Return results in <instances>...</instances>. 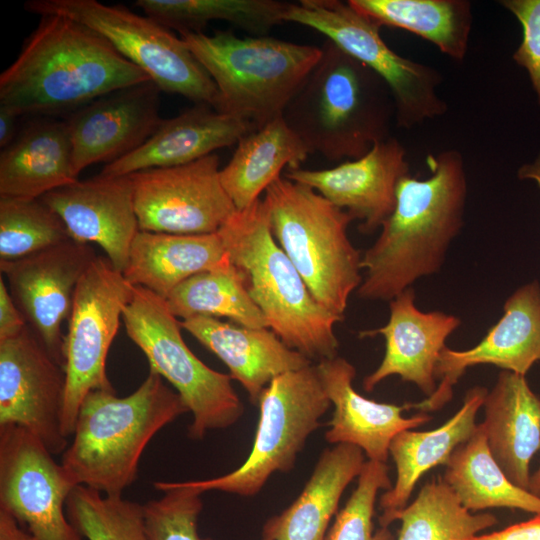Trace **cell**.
I'll return each mask as SVG.
<instances>
[{"label": "cell", "instance_id": "18", "mask_svg": "<svg viewBox=\"0 0 540 540\" xmlns=\"http://www.w3.org/2000/svg\"><path fill=\"white\" fill-rule=\"evenodd\" d=\"M161 90L147 81L102 96L65 120L76 176L93 164L112 163L143 145L158 129Z\"/></svg>", "mask_w": 540, "mask_h": 540}, {"label": "cell", "instance_id": "43", "mask_svg": "<svg viewBox=\"0 0 540 540\" xmlns=\"http://www.w3.org/2000/svg\"><path fill=\"white\" fill-rule=\"evenodd\" d=\"M0 540H37L17 519L0 509Z\"/></svg>", "mask_w": 540, "mask_h": 540}, {"label": "cell", "instance_id": "1", "mask_svg": "<svg viewBox=\"0 0 540 540\" xmlns=\"http://www.w3.org/2000/svg\"><path fill=\"white\" fill-rule=\"evenodd\" d=\"M429 177L409 174L397 187L393 212L362 255L365 276L357 296L391 301L420 278L440 271L451 242L464 224L467 177L455 149L428 155Z\"/></svg>", "mask_w": 540, "mask_h": 540}, {"label": "cell", "instance_id": "37", "mask_svg": "<svg viewBox=\"0 0 540 540\" xmlns=\"http://www.w3.org/2000/svg\"><path fill=\"white\" fill-rule=\"evenodd\" d=\"M68 239L62 219L40 198L0 197V261L23 258Z\"/></svg>", "mask_w": 540, "mask_h": 540}, {"label": "cell", "instance_id": "20", "mask_svg": "<svg viewBox=\"0 0 540 540\" xmlns=\"http://www.w3.org/2000/svg\"><path fill=\"white\" fill-rule=\"evenodd\" d=\"M64 222L71 239L98 244L123 273L139 231L129 175L91 179L55 189L40 198Z\"/></svg>", "mask_w": 540, "mask_h": 540}, {"label": "cell", "instance_id": "4", "mask_svg": "<svg viewBox=\"0 0 540 540\" xmlns=\"http://www.w3.org/2000/svg\"><path fill=\"white\" fill-rule=\"evenodd\" d=\"M189 412L179 394L149 370L130 395L93 390L83 399L61 465L75 486L122 496L137 478L142 453L166 425Z\"/></svg>", "mask_w": 540, "mask_h": 540}, {"label": "cell", "instance_id": "19", "mask_svg": "<svg viewBox=\"0 0 540 540\" xmlns=\"http://www.w3.org/2000/svg\"><path fill=\"white\" fill-rule=\"evenodd\" d=\"M408 174L406 150L390 136L358 159L329 169L288 168L284 177L314 189L358 219L362 233L370 234L393 212L398 184Z\"/></svg>", "mask_w": 540, "mask_h": 540}, {"label": "cell", "instance_id": "35", "mask_svg": "<svg viewBox=\"0 0 540 540\" xmlns=\"http://www.w3.org/2000/svg\"><path fill=\"white\" fill-rule=\"evenodd\" d=\"M397 520V540H470L497 524L491 513L467 510L442 478L426 483Z\"/></svg>", "mask_w": 540, "mask_h": 540}, {"label": "cell", "instance_id": "16", "mask_svg": "<svg viewBox=\"0 0 540 540\" xmlns=\"http://www.w3.org/2000/svg\"><path fill=\"white\" fill-rule=\"evenodd\" d=\"M96 257L89 244L70 238L23 258L0 261L28 327L63 368L62 324L69 319L81 277Z\"/></svg>", "mask_w": 540, "mask_h": 540}, {"label": "cell", "instance_id": "28", "mask_svg": "<svg viewBox=\"0 0 540 540\" xmlns=\"http://www.w3.org/2000/svg\"><path fill=\"white\" fill-rule=\"evenodd\" d=\"M364 463V452L357 446L340 443L325 449L301 494L266 521L260 540H325L344 490Z\"/></svg>", "mask_w": 540, "mask_h": 540}, {"label": "cell", "instance_id": "33", "mask_svg": "<svg viewBox=\"0 0 540 540\" xmlns=\"http://www.w3.org/2000/svg\"><path fill=\"white\" fill-rule=\"evenodd\" d=\"M165 300L172 314L182 320L196 316L226 317L240 326L269 328L229 257L217 267L180 283Z\"/></svg>", "mask_w": 540, "mask_h": 540}, {"label": "cell", "instance_id": "46", "mask_svg": "<svg viewBox=\"0 0 540 540\" xmlns=\"http://www.w3.org/2000/svg\"><path fill=\"white\" fill-rule=\"evenodd\" d=\"M528 491L540 496V467L531 475Z\"/></svg>", "mask_w": 540, "mask_h": 540}, {"label": "cell", "instance_id": "40", "mask_svg": "<svg viewBox=\"0 0 540 540\" xmlns=\"http://www.w3.org/2000/svg\"><path fill=\"white\" fill-rule=\"evenodd\" d=\"M499 3L522 26V41L512 57L528 72L540 105V0H502Z\"/></svg>", "mask_w": 540, "mask_h": 540}, {"label": "cell", "instance_id": "29", "mask_svg": "<svg viewBox=\"0 0 540 540\" xmlns=\"http://www.w3.org/2000/svg\"><path fill=\"white\" fill-rule=\"evenodd\" d=\"M228 258L218 234H171L139 230L129 250L123 276L166 299L189 277Z\"/></svg>", "mask_w": 540, "mask_h": 540}, {"label": "cell", "instance_id": "32", "mask_svg": "<svg viewBox=\"0 0 540 540\" xmlns=\"http://www.w3.org/2000/svg\"><path fill=\"white\" fill-rule=\"evenodd\" d=\"M442 480L471 512L504 507L540 513V496L514 485L492 456L482 423L454 450Z\"/></svg>", "mask_w": 540, "mask_h": 540}, {"label": "cell", "instance_id": "23", "mask_svg": "<svg viewBox=\"0 0 540 540\" xmlns=\"http://www.w3.org/2000/svg\"><path fill=\"white\" fill-rule=\"evenodd\" d=\"M255 129L250 122L222 114L210 105L194 104L173 118L163 119L143 145L106 164L99 175L116 177L184 165L237 144Z\"/></svg>", "mask_w": 540, "mask_h": 540}, {"label": "cell", "instance_id": "12", "mask_svg": "<svg viewBox=\"0 0 540 540\" xmlns=\"http://www.w3.org/2000/svg\"><path fill=\"white\" fill-rule=\"evenodd\" d=\"M132 292L123 273L104 256L94 259L76 287L64 339L61 426L67 438L74 433L79 407L89 392L115 391L107 376L106 359Z\"/></svg>", "mask_w": 540, "mask_h": 540}, {"label": "cell", "instance_id": "14", "mask_svg": "<svg viewBox=\"0 0 540 540\" xmlns=\"http://www.w3.org/2000/svg\"><path fill=\"white\" fill-rule=\"evenodd\" d=\"M213 153L196 161L129 174L139 230L171 234L216 233L237 211Z\"/></svg>", "mask_w": 540, "mask_h": 540}, {"label": "cell", "instance_id": "9", "mask_svg": "<svg viewBox=\"0 0 540 540\" xmlns=\"http://www.w3.org/2000/svg\"><path fill=\"white\" fill-rule=\"evenodd\" d=\"M260 416L254 443L237 469L211 479L184 483L204 493L222 491L256 495L275 472H288L308 437L320 426L331 403L317 365L274 378L259 398Z\"/></svg>", "mask_w": 540, "mask_h": 540}, {"label": "cell", "instance_id": "22", "mask_svg": "<svg viewBox=\"0 0 540 540\" xmlns=\"http://www.w3.org/2000/svg\"><path fill=\"white\" fill-rule=\"evenodd\" d=\"M323 386L334 407L325 439L331 444H351L362 449L368 460L386 463L393 438L419 427L432 418L420 413L405 418L411 404L380 403L360 395L353 387L355 367L345 358L334 357L317 364Z\"/></svg>", "mask_w": 540, "mask_h": 540}, {"label": "cell", "instance_id": "7", "mask_svg": "<svg viewBox=\"0 0 540 540\" xmlns=\"http://www.w3.org/2000/svg\"><path fill=\"white\" fill-rule=\"evenodd\" d=\"M271 233L315 300L343 319L362 283V255L348 237L355 220L314 189L279 177L262 198Z\"/></svg>", "mask_w": 540, "mask_h": 540}, {"label": "cell", "instance_id": "30", "mask_svg": "<svg viewBox=\"0 0 540 540\" xmlns=\"http://www.w3.org/2000/svg\"><path fill=\"white\" fill-rule=\"evenodd\" d=\"M282 116L242 137L229 162L220 169L221 184L237 211L250 207L285 167L300 168L309 156Z\"/></svg>", "mask_w": 540, "mask_h": 540}, {"label": "cell", "instance_id": "5", "mask_svg": "<svg viewBox=\"0 0 540 540\" xmlns=\"http://www.w3.org/2000/svg\"><path fill=\"white\" fill-rule=\"evenodd\" d=\"M218 234L269 328L311 361L336 357L339 341L334 327L343 319L312 296L274 239L263 199L236 211Z\"/></svg>", "mask_w": 540, "mask_h": 540}, {"label": "cell", "instance_id": "31", "mask_svg": "<svg viewBox=\"0 0 540 540\" xmlns=\"http://www.w3.org/2000/svg\"><path fill=\"white\" fill-rule=\"evenodd\" d=\"M357 12L380 27L409 31L434 44L441 53L462 62L473 23L467 0H348Z\"/></svg>", "mask_w": 540, "mask_h": 540}, {"label": "cell", "instance_id": "8", "mask_svg": "<svg viewBox=\"0 0 540 540\" xmlns=\"http://www.w3.org/2000/svg\"><path fill=\"white\" fill-rule=\"evenodd\" d=\"M122 320L129 338L145 354L149 370L168 381L192 413L191 439L201 440L208 431L228 428L241 418L244 407L233 379L194 355L164 298L133 286Z\"/></svg>", "mask_w": 540, "mask_h": 540}, {"label": "cell", "instance_id": "42", "mask_svg": "<svg viewBox=\"0 0 540 540\" xmlns=\"http://www.w3.org/2000/svg\"><path fill=\"white\" fill-rule=\"evenodd\" d=\"M470 540H540V513L529 520L510 525L502 530L477 535Z\"/></svg>", "mask_w": 540, "mask_h": 540}, {"label": "cell", "instance_id": "41", "mask_svg": "<svg viewBox=\"0 0 540 540\" xmlns=\"http://www.w3.org/2000/svg\"><path fill=\"white\" fill-rule=\"evenodd\" d=\"M27 322L13 300L4 277H0V341L20 334Z\"/></svg>", "mask_w": 540, "mask_h": 540}, {"label": "cell", "instance_id": "13", "mask_svg": "<svg viewBox=\"0 0 540 540\" xmlns=\"http://www.w3.org/2000/svg\"><path fill=\"white\" fill-rule=\"evenodd\" d=\"M74 487L35 436L17 425L0 426V509L37 540H82L66 513Z\"/></svg>", "mask_w": 540, "mask_h": 540}, {"label": "cell", "instance_id": "17", "mask_svg": "<svg viewBox=\"0 0 540 540\" xmlns=\"http://www.w3.org/2000/svg\"><path fill=\"white\" fill-rule=\"evenodd\" d=\"M540 361V284L538 281L518 288L506 300L503 315L474 347L454 350L445 347L439 356L436 391L411 404L423 413L441 409L453 395V387L470 367L482 364L525 376Z\"/></svg>", "mask_w": 540, "mask_h": 540}, {"label": "cell", "instance_id": "44", "mask_svg": "<svg viewBox=\"0 0 540 540\" xmlns=\"http://www.w3.org/2000/svg\"><path fill=\"white\" fill-rule=\"evenodd\" d=\"M19 115L5 105H0V147L4 149L17 136L16 123Z\"/></svg>", "mask_w": 540, "mask_h": 540}, {"label": "cell", "instance_id": "26", "mask_svg": "<svg viewBox=\"0 0 540 540\" xmlns=\"http://www.w3.org/2000/svg\"><path fill=\"white\" fill-rule=\"evenodd\" d=\"M487 393L485 387L475 386L466 392L461 408L442 426L421 432L404 430L393 438L389 455L396 466V480L380 497V527L388 528L397 520L422 475L435 466L447 465L454 450L472 436L478 425L477 412Z\"/></svg>", "mask_w": 540, "mask_h": 540}, {"label": "cell", "instance_id": "6", "mask_svg": "<svg viewBox=\"0 0 540 540\" xmlns=\"http://www.w3.org/2000/svg\"><path fill=\"white\" fill-rule=\"evenodd\" d=\"M180 37L218 90L215 110L256 129L277 117L321 56V47L267 35L239 37L231 30Z\"/></svg>", "mask_w": 540, "mask_h": 540}, {"label": "cell", "instance_id": "34", "mask_svg": "<svg viewBox=\"0 0 540 540\" xmlns=\"http://www.w3.org/2000/svg\"><path fill=\"white\" fill-rule=\"evenodd\" d=\"M146 16L168 29L201 33L210 21L231 23L253 34L266 35L284 22L289 2L278 0H137Z\"/></svg>", "mask_w": 540, "mask_h": 540}, {"label": "cell", "instance_id": "38", "mask_svg": "<svg viewBox=\"0 0 540 540\" xmlns=\"http://www.w3.org/2000/svg\"><path fill=\"white\" fill-rule=\"evenodd\" d=\"M154 487L164 495L143 505L149 540H208L198 532L202 493L184 481H157Z\"/></svg>", "mask_w": 540, "mask_h": 540}, {"label": "cell", "instance_id": "25", "mask_svg": "<svg viewBox=\"0 0 540 540\" xmlns=\"http://www.w3.org/2000/svg\"><path fill=\"white\" fill-rule=\"evenodd\" d=\"M483 406L492 456L514 485L528 490L530 462L540 450V398L525 376L503 370Z\"/></svg>", "mask_w": 540, "mask_h": 540}, {"label": "cell", "instance_id": "3", "mask_svg": "<svg viewBox=\"0 0 540 540\" xmlns=\"http://www.w3.org/2000/svg\"><path fill=\"white\" fill-rule=\"evenodd\" d=\"M282 118L309 153L330 161L364 156L390 137L395 105L386 82L326 40Z\"/></svg>", "mask_w": 540, "mask_h": 540}, {"label": "cell", "instance_id": "39", "mask_svg": "<svg viewBox=\"0 0 540 540\" xmlns=\"http://www.w3.org/2000/svg\"><path fill=\"white\" fill-rule=\"evenodd\" d=\"M357 487L337 514L325 540H394L388 528L373 533L375 501L380 490L392 487L388 466L368 460L359 474Z\"/></svg>", "mask_w": 540, "mask_h": 540}, {"label": "cell", "instance_id": "21", "mask_svg": "<svg viewBox=\"0 0 540 540\" xmlns=\"http://www.w3.org/2000/svg\"><path fill=\"white\" fill-rule=\"evenodd\" d=\"M415 299L414 289H406L389 301L390 313L384 326L360 332V337L381 335L385 339L380 365L363 379L365 391L371 392L394 375L415 384L427 397L436 391L440 353L461 320L441 311L423 312Z\"/></svg>", "mask_w": 540, "mask_h": 540}, {"label": "cell", "instance_id": "36", "mask_svg": "<svg viewBox=\"0 0 540 540\" xmlns=\"http://www.w3.org/2000/svg\"><path fill=\"white\" fill-rule=\"evenodd\" d=\"M69 521L87 540H149L143 505L76 486L66 501Z\"/></svg>", "mask_w": 540, "mask_h": 540}, {"label": "cell", "instance_id": "24", "mask_svg": "<svg viewBox=\"0 0 540 540\" xmlns=\"http://www.w3.org/2000/svg\"><path fill=\"white\" fill-rule=\"evenodd\" d=\"M180 325L224 362L255 405L274 378L312 364L270 328L233 325L208 316L185 319Z\"/></svg>", "mask_w": 540, "mask_h": 540}, {"label": "cell", "instance_id": "10", "mask_svg": "<svg viewBox=\"0 0 540 540\" xmlns=\"http://www.w3.org/2000/svg\"><path fill=\"white\" fill-rule=\"evenodd\" d=\"M24 8L40 16L61 15L88 26L142 69L162 92L215 109L218 90L208 72L181 37L154 19L122 5L96 0H29Z\"/></svg>", "mask_w": 540, "mask_h": 540}, {"label": "cell", "instance_id": "27", "mask_svg": "<svg viewBox=\"0 0 540 540\" xmlns=\"http://www.w3.org/2000/svg\"><path fill=\"white\" fill-rule=\"evenodd\" d=\"M65 121L29 123L0 154V197L39 199L75 182Z\"/></svg>", "mask_w": 540, "mask_h": 540}, {"label": "cell", "instance_id": "45", "mask_svg": "<svg viewBox=\"0 0 540 540\" xmlns=\"http://www.w3.org/2000/svg\"><path fill=\"white\" fill-rule=\"evenodd\" d=\"M517 176L521 180H532L536 182L540 188V154L532 163L522 165L518 169Z\"/></svg>", "mask_w": 540, "mask_h": 540}, {"label": "cell", "instance_id": "2", "mask_svg": "<svg viewBox=\"0 0 540 540\" xmlns=\"http://www.w3.org/2000/svg\"><path fill=\"white\" fill-rule=\"evenodd\" d=\"M147 81L152 80L99 33L68 17L44 15L0 75V105L19 116L71 114Z\"/></svg>", "mask_w": 540, "mask_h": 540}, {"label": "cell", "instance_id": "15", "mask_svg": "<svg viewBox=\"0 0 540 540\" xmlns=\"http://www.w3.org/2000/svg\"><path fill=\"white\" fill-rule=\"evenodd\" d=\"M64 368L26 326L0 341V426L17 425L53 454L68 446L61 426Z\"/></svg>", "mask_w": 540, "mask_h": 540}, {"label": "cell", "instance_id": "11", "mask_svg": "<svg viewBox=\"0 0 540 540\" xmlns=\"http://www.w3.org/2000/svg\"><path fill=\"white\" fill-rule=\"evenodd\" d=\"M284 22L318 31L378 74L391 91L398 127L411 129L447 112L448 105L438 93L440 72L393 51L381 37V27L347 1L289 2Z\"/></svg>", "mask_w": 540, "mask_h": 540}]
</instances>
